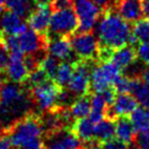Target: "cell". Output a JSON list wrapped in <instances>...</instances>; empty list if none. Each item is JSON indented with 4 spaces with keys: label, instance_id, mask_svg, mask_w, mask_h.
<instances>
[{
    "label": "cell",
    "instance_id": "obj_28",
    "mask_svg": "<svg viewBox=\"0 0 149 149\" xmlns=\"http://www.w3.org/2000/svg\"><path fill=\"white\" fill-rule=\"evenodd\" d=\"M59 59L56 58L55 56L53 55H47L44 56L43 59L41 61L40 64V68H42L44 70V72L46 74V76L48 77L49 80H54L55 78L56 71L58 69V66H59Z\"/></svg>",
    "mask_w": 149,
    "mask_h": 149
},
{
    "label": "cell",
    "instance_id": "obj_8",
    "mask_svg": "<svg viewBox=\"0 0 149 149\" xmlns=\"http://www.w3.org/2000/svg\"><path fill=\"white\" fill-rule=\"evenodd\" d=\"M74 9L78 18V31L92 32L102 13V9L93 0H76Z\"/></svg>",
    "mask_w": 149,
    "mask_h": 149
},
{
    "label": "cell",
    "instance_id": "obj_6",
    "mask_svg": "<svg viewBox=\"0 0 149 149\" xmlns=\"http://www.w3.org/2000/svg\"><path fill=\"white\" fill-rule=\"evenodd\" d=\"M121 76V70L112 61H99L97 66L92 67L90 74V91L102 92L112 88L115 80Z\"/></svg>",
    "mask_w": 149,
    "mask_h": 149
},
{
    "label": "cell",
    "instance_id": "obj_16",
    "mask_svg": "<svg viewBox=\"0 0 149 149\" xmlns=\"http://www.w3.org/2000/svg\"><path fill=\"white\" fill-rule=\"evenodd\" d=\"M52 10L49 5H37L28 18L29 26L38 33L46 34L51 21Z\"/></svg>",
    "mask_w": 149,
    "mask_h": 149
},
{
    "label": "cell",
    "instance_id": "obj_40",
    "mask_svg": "<svg viewBox=\"0 0 149 149\" xmlns=\"http://www.w3.org/2000/svg\"><path fill=\"white\" fill-rule=\"evenodd\" d=\"M5 1L6 0H0V9H2L5 7Z\"/></svg>",
    "mask_w": 149,
    "mask_h": 149
},
{
    "label": "cell",
    "instance_id": "obj_30",
    "mask_svg": "<svg viewBox=\"0 0 149 149\" xmlns=\"http://www.w3.org/2000/svg\"><path fill=\"white\" fill-rule=\"evenodd\" d=\"M136 54L144 65L149 66V42L140 43L136 48Z\"/></svg>",
    "mask_w": 149,
    "mask_h": 149
},
{
    "label": "cell",
    "instance_id": "obj_17",
    "mask_svg": "<svg viewBox=\"0 0 149 149\" xmlns=\"http://www.w3.org/2000/svg\"><path fill=\"white\" fill-rule=\"evenodd\" d=\"M136 59H137V54L135 46L126 44L112 52L107 61H112L120 70H125L133 65Z\"/></svg>",
    "mask_w": 149,
    "mask_h": 149
},
{
    "label": "cell",
    "instance_id": "obj_32",
    "mask_svg": "<svg viewBox=\"0 0 149 149\" xmlns=\"http://www.w3.org/2000/svg\"><path fill=\"white\" fill-rule=\"evenodd\" d=\"M101 146L102 149H128V145L118 140L117 138L116 139L111 138L105 141H101Z\"/></svg>",
    "mask_w": 149,
    "mask_h": 149
},
{
    "label": "cell",
    "instance_id": "obj_3",
    "mask_svg": "<svg viewBox=\"0 0 149 149\" xmlns=\"http://www.w3.org/2000/svg\"><path fill=\"white\" fill-rule=\"evenodd\" d=\"M6 134L13 149H45L41 117L34 112L13 124Z\"/></svg>",
    "mask_w": 149,
    "mask_h": 149
},
{
    "label": "cell",
    "instance_id": "obj_5",
    "mask_svg": "<svg viewBox=\"0 0 149 149\" xmlns=\"http://www.w3.org/2000/svg\"><path fill=\"white\" fill-rule=\"evenodd\" d=\"M69 41L78 59L99 63L100 44L92 32H79L69 35Z\"/></svg>",
    "mask_w": 149,
    "mask_h": 149
},
{
    "label": "cell",
    "instance_id": "obj_26",
    "mask_svg": "<svg viewBox=\"0 0 149 149\" xmlns=\"http://www.w3.org/2000/svg\"><path fill=\"white\" fill-rule=\"evenodd\" d=\"M132 94L135 97L139 104L145 107H149V87L140 77H134Z\"/></svg>",
    "mask_w": 149,
    "mask_h": 149
},
{
    "label": "cell",
    "instance_id": "obj_37",
    "mask_svg": "<svg viewBox=\"0 0 149 149\" xmlns=\"http://www.w3.org/2000/svg\"><path fill=\"white\" fill-rule=\"evenodd\" d=\"M141 7L143 15H145V18L149 19V0H141Z\"/></svg>",
    "mask_w": 149,
    "mask_h": 149
},
{
    "label": "cell",
    "instance_id": "obj_15",
    "mask_svg": "<svg viewBox=\"0 0 149 149\" xmlns=\"http://www.w3.org/2000/svg\"><path fill=\"white\" fill-rule=\"evenodd\" d=\"M113 9L127 22H135L143 18L141 0H114Z\"/></svg>",
    "mask_w": 149,
    "mask_h": 149
},
{
    "label": "cell",
    "instance_id": "obj_12",
    "mask_svg": "<svg viewBox=\"0 0 149 149\" xmlns=\"http://www.w3.org/2000/svg\"><path fill=\"white\" fill-rule=\"evenodd\" d=\"M114 102L107 109V117L116 120L117 117L128 116L138 107V101L132 93H116Z\"/></svg>",
    "mask_w": 149,
    "mask_h": 149
},
{
    "label": "cell",
    "instance_id": "obj_21",
    "mask_svg": "<svg viewBox=\"0 0 149 149\" xmlns=\"http://www.w3.org/2000/svg\"><path fill=\"white\" fill-rule=\"evenodd\" d=\"M37 6L35 0H6L5 7L7 10L20 15L21 18L28 19L32 11Z\"/></svg>",
    "mask_w": 149,
    "mask_h": 149
},
{
    "label": "cell",
    "instance_id": "obj_10",
    "mask_svg": "<svg viewBox=\"0 0 149 149\" xmlns=\"http://www.w3.org/2000/svg\"><path fill=\"white\" fill-rule=\"evenodd\" d=\"M45 149H81L82 141L69 127H63L44 134Z\"/></svg>",
    "mask_w": 149,
    "mask_h": 149
},
{
    "label": "cell",
    "instance_id": "obj_33",
    "mask_svg": "<svg viewBox=\"0 0 149 149\" xmlns=\"http://www.w3.org/2000/svg\"><path fill=\"white\" fill-rule=\"evenodd\" d=\"M48 5L52 11H55V10L67 9V8L74 7V1L72 0H52Z\"/></svg>",
    "mask_w": 149,
    "mask_h": 149
},
{
    "label": "cell",
    "instance_id": "obj_39",
    "mask_svg": "<svg viewBox=\"0 0 149 149\" xmlns=\"http://www.w3.org/2000/svg\"><path fill=\"white\" fill-rule=\"evenodd\" d=\"M37 5H48L52 0H35Z\"/></svg>",
    "mask_w": 149,
    "mask_h": 149
},
{
    "label": "cell",
    "instance_id": "obj_4",
    "mask_svg": "<svg viewBox=\"0 0 149 149\" xmlns=\"http://www.w3.org/2000/svg\"><path fill=\"white\" fill-rule=\"evenodd\" d=\"M78 31V18L74 7L52 11L51 21L46 32L47 38L69 36Z\"/></svg>",
    "mask_w": 149,
    "mask_h": 149
},
{
    "label": "cell",
    "instance_id": "obj_38",
    "mask_svg": "<svg viewBox=\"0 0 149 149\" xmlns=\"http://www.w3.org/2000/svg\"><path fill=\"white\" fill-rule=\"evenodd\" d=\"M141 79L144 80V82L149 87V68L145 69L144 74H143V78Z\"/></svg>",
    "mask_w": 149,
    "mask_h": 149
},
{
    "label": "cell",
    "instance_id": "obj_34",
    "mask_svg": "<svg viewBox=\"0 0 149 149\" xmlns=\"http://www.w3.org/2000/svg\"><path fill=\"white\" fill-rule=\"evenodd\" d=\"M81 149H102L101 141L95 138H93L88 141H82V147Z\"/></svg>",
    "mask_w": 149,
    "mask_h": 149
},
{
    "label": "cell",
    "instance_id": "obj_27",
    "mask_svg": "<svg viewBox=\"0 0 149 149\" xmlns=\"http://www.w3.org/2000/svg\"><path fill=\"white\" fill-rule=\"evenodd\" d=\"M72 72H74V61L71 63H61L58 66V69L56 71L55 78H54V82L57 84L59 87L64 88L66 87L68 82H69L70 78L72 76Z\"/></svg>",
    "mask_w": 149,
    "mask_h": 149
},
{
    "label": "cell",
    "instance_id": "obj_13",
    "mask_svg": "<svg viewBox=\"0 0 149 149\" xmlns=\"http://www.w3.org/2000/svg\"><path fill=\"white\" fill-rule=\"evenodd\" d=\"M6 74L11 81L17 84H24L29 76V69L22 53H10L9 59L6 66Z\"/></svg>",
    "mask_w": 149,
    "mask_h": 149
},
{
    "label": "cell",
    "instance_id": "obj_41",
    "mask_svg": "<svg viewBox=\"0 0 149 149\" xmlns=\"http://www.w3.org/2000/svg\"><path fill=\"white\" fill-rule=\"evenodd\" d=\"M2 84H3V79H2V77L0 76V90H1V87H2Z\"/></svg>",
    "mask_w": 149,
    "mask_h": 149
},
{
    "label": "cell",
    "instance_id": "obj_35",
    "mask_svg": "<svg viewBox=\"0 0 149 149\" xmlns=\"http://www.w3.org/2000/svg\"><path fill=\"white\" fill-rule=\"evenodd\" d=\"M97 5L103 10L107 9H113V6H114V0H93Z\"/></svg>",
    "mask_w": 149,
    "mask_h": 149
},
{
    "label": "cell",
    "instance_id": "obj_25",
    "mask_svg": "<svg viewBox=\"0 0 149 149\" xmlns=\"http://www.w3.org/2000/svg\"><path fill=\"white\" fill-rule=\"evenodd\" d=\"M149 42V19L145 18L134 22L132 28L130 44L135 46L137 43Z\"/></svg>",
    "mask_w": 149,
    "mask_h": 149
},
{
    "label": "cell",
    "instance_id": "obj_7",
    "mask_svg": "<svg viewBox=\"0 0 149 149\" xmlns=\"http://www.w3.org/2000/svg\"><path fill=\"white\" fill-rule=\"evenodd\" d=\"M61 89L63 88L55 84L53 80H46L34 87H30L34 105L43 113L54 110L57 107V100Z\"/></svg>",
    "mask_w": 149,
    "mask_h": 149
},
{
    "label": "cell",
    "instance_id": "obj_11",
    "mask_svg": "<svg viewBox=\"0 0 149 149\" xmlns=\"http://www.w3.org/2000/svg\"><path fill=\"white\" fill-rule=\"evenodd\" d=\"M48 38L46 34L38 33L32 29H26L19 35V46L23 55L43 54L47 51Z\"/></svg>",
    "mask_w": 149,
    "mask_h": 149
},
{
    "label": "cell",
    "instance_id": "obj_18",
    "mask_svg": "<svg viewBox=\"0 0 149 149\" xmlns=\"http://www.w3.org/2000/svg\"><path fill=\"white\" fill-rule=\"evenodd\" d=\"M47 51L61 61H68L74 57V51L70 44L69 36H57L48 40Z\"/></svg>",
    "mask_w": 149,
    "mask_h": 149
},
{
    "label": "cell",
    "instance_id": "obj_42",
    "mask_svg": "<svg viewBox=\"0 0 149 149\" xmlns=\"http://www.w3.org/2000/svg\"><path fill=\"white\" fill-rule=\"evenodd\" d=\"M2 134H3V133H2V132H1V130H0V136L2 135Z\"/></svg>",
    "mask_w": 149,
    "mask_h": 149
},
{
    "label": "cell",
    "instance_id": "obj_1",
    "mask_svg": "<svg viewBox=\"0 0 149 149\" xmlns=\"http://www.w3.org/2000/svg\"><path fill=\"white\" fill-rule=\"evenodd\" d=\"M32 97L25 84L3 82L0 90V130L6 134L11 126L33 112Z\"/></svg>",
    "mask_w": 149,
    "mask_h": 149
},
{
    "label": "cell",
    "instance_id": "obj_23",
    "mask_svg": "<svg viewBox=\"0 0 149 149\" xmlns=\"http://www.w3.org/2000/svg\"><path fill=\"white\" fill-rule=\"evenodd\" d=\"M130 121L136 134L149 130V107H136L130 114Z\"/></svg>",
    "mask_w": 149,
    "mask_h": 149
},
{
    "label": "cell",
    "instance_id": "obj_20",
    "mask_svg": "<svg viewBox=\"0 0 149 149\" xmlns=\"http://www.w3.org/2000/svg\"><path fill=\"white\" fill-rule=\"evenodd\" d=\"M115 135L117 139L125 143L126 145L134 143L136 133L127 116L117 117L115 120Z\"/></svg>",
    "mask_w": 149,
    "mask_h": 149
},
{
    "label": "cell",
    "instance_id": "obj_9",
    "mask_svg": "<svg viewBox=\"0 0 149 149\" xmlns=\"http://www.w3.org/2000/svg\"><path fill=\"white\" fill-rule=\"evenodd\" d=\"M93 61L76 59L74 61V72L67 84L68 90L74 97H81L90 93V70Z\"/></svg>",
    "mask_w": 149,
    "mask_h": 149
},
{
    "label": "cell",
    "instance_id": "obj_14",
    "mask_svg": "<svg viewBox=\"0 0 149 149\" xmlns=\"http://www.w3.org/2000/svg\"><path fill=\"white\" fill-rule=\"evenodd\" d=\"M28 29L23 18L12 11L0 9V36L2 35H20Z\"/></svg>",
    "mask_w": 149,
    "mask_h": 149
},
{
    "label": "cell",
    "instance_id": "obj_19",
    "mask_svg": "<svg viewBox=\"0 0 149 149\" xmlns=\"http://www.w3.org/2000/svg\"><path fill=\"white\" fill-rule=\"evenodd\" d=\"M94 124L90 118L82 117L74 120L70 130L81 141H88L94 138Z\"/></svg>",
    "mask_w": 149,
    "mask_h": 149
},
{
    "label": "cell",
    "instance_id": "obj_2",
    "mask_svg": "<svg viewBox=\"0 0 149 149\" xmlns=\"http://www.w3.org/2000/svg\"><path fill=\"white\" fill-rule=\"evenodd\" d=\"M97 32L100 49L113 52L130 44L132 28L130 22L124 20L115 10L107 9L101 13Z\"/></svg>",
    "mask_w": 149,
    "mask_h": 149
},
{
    "label": "cell",
    "instance_id": "obj_36",
    "mask_svg": "<svg viewBox=\"0 0 149 149\" xmlns=\"http://www.w3.org/2000/svg\"><path fill=\"white\" fill-rule=\"evenodd\" d=\"M0 149H13L10 138L7 134H2L0 136Z\"/></svg>",
    "mask_w": 149,
    "mask_h": 149
},
{
    "label": "cell",
    "instance_id": "obj_22",
    "mask_svg": "<svg viewBox=\"0 0 149 149\" xmlns=\"http://www.w3.org/2000/svg\"><path fill=\"white\" fill-rule=\"evenodd\" d=\"M115 135V120L104 117L94 124V138L100 141H105Z\"/></svg>",
    "mask_w": 149,
    "mask_h": 149
},
{
    "label": "cell",
    "instance_id": "obj_29",
    "mask_svg": "<svg viewBox=\"0 0 149 149\" xmlns=\"http://www.w3.org/2000/svg\"><path fill=\"white\" fill-rule=\"evenodd\" d=\"M134 77L130 76H120L113 84V89L116 93H132Z\"/></svg>",
    "mask_w": 149,
    "mask_h": 149
},
{
    "label": "cell",
    "instance_id": "obj_24",
    "mask_svg": "<svg viewBox=\"0 0 149 149\" xmlns=\"http://www.w3.org/2000/svg\"><path fill=\"white\" fill-rule=\"evenodd\" d=\"M70 115L74 120L87 117L91 111V101H90V93L86 95L78 97L77 100L72 101V103L68 107Z\"/></svg>",
    "mask_w": 149,
    "mask_h": 149
},
{
    "label": "cell",
    "instance_id": "obj_31",
    "mask_svg": "<svg viewBox=\"0 0 149 149\" xmlns=\"http://www.w3.org/2000/svg\"><path fill=\"white\" fill-rule=\"evenodd\" d=\"M134 143L137 145L138 149H149V130L138 133L135 136Z\"/></svg>",
    "mask_w": 149,
    "mask_h": 149
}]
</instances>
